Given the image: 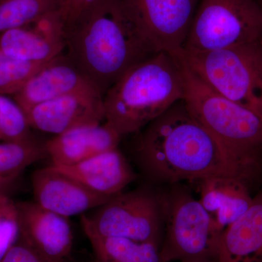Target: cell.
I'll list each match as a JSON object with an SVG mask.
<instances>
[{
    "instance_id": "cell-22",
    "label": "cell",
    "mask_w": 262,
    "mask_h": 262,
    "mask_svg": "<svg viewBox=\"0 0 262 262\" xmlns=\"http://www.w3.org/2000/svg\"><path fill=\"white\" fill-rule=\"evenodd\" d=\"M48 62L24 61L0 51V94H18Z\"/></svg>"
},
{
    "instance_id": "cell-8",
    "label": "cell",
    "mask_w": 262,
    "mask_h": 262,
    "mask_svg": "<svg viewBox=\"0 0 262 262\" xmlns=\"http://www.w3.org/2000/svg\"><path fill=\"white\" fill-rule=\"evenodd\" d=\"M262 38V5L256 0H201L186 51L225 49Z\"/></svg>"
},
{
    "instance_id": "cell-28",
    "label": "cell",
    "mask_w": 262,
    "mask_h": 262,
    "mask_svg": "<svg viewBox=\"0 0 262 262\" xmlns=\"http://www.w3.org/2000/svg\"><path fill=\"white\" fill-rule=\"evenodd\" d=\"M256 1L258 2L259 4H261L262 5V0H256Z\"/></svg>"
},
{
    "instance_id": "cell-12",
    "label": "cell",
    "mask_w": 262,
    "mask_h": 262,
    "mask_svg": "<svg viewBox=\"0 0 262 262\" xmlns=\"http://www.w3.org/2000/svg\"><path fill=\"white\" fill-rule=\"evenodd\" d=\"M16 205L20 237L48 257L70 259L74 244L70 218L48 211L34 201Z\"/></svg>"
},
{
    "instance_id": "cell-17",
    "label": "cell",
    "mask_w": 262,
    "mask_h": 262,
    "mask_svg": "<svg viewBox=\"0 0 262 262\" xmlns=\"http://www.w3.org/2000/svg\"><path fill=\"white\" fill-rule=\"evenodd\" d=\"M213 262H262V189L221 234Z\"/></svg>"
},
{
    "instance_id": "cell-14",
    "label": "cell",
    "mask_w": 262,
    "mask_h": 262,
    "mask_svg": "<svg viewBox=\"0 0 262 262\" xmlns=\"http://www.w3.org/2000/svg\"><path fill=\"white\" fill-rule=\"evenodd\" d=\"M94 91L99 92L63 53L46 63L13 97L26 113L54 98Z\"/></svg>"
},
{
    "instance_id": "cell-10",
    "label": "cell",
    "mask_w": 262,
    "mask_h": 262,
    "mask_svg": "<svg viewBox=\"0 0 262 262\" xmlns=\"http://www.w3.org/2000/svg\"><path fill=\"white\" fill-rule=\"evenodd\" d=\"M26 115L32 128L59 135L105 122L103 96L98 91L66 95L36 105Z\"/></svg>"
},
{
    "instance_id": "cell-2",
    "label": "cell",
    "mask_w": 262,
    "mask_h": 262,
    "mask_svg": "<svg viewBox=\"0 0 262 262\" xmlns=\"http://www.w3.org/2000/svg\"><path fill=\"white\" fill-rule=\"evenodd\" d=\"M65 54L102 96L127 70L155 54L120 0H98L65 27Z\"/></svg>"
},
{
    "instance_id": "cell-16",
    "label": "cell",
    "mask_w": 262,
    "mask_h": 262,
    "mask_svg": "<svg viewBox=\"0 0 262 262\" xmlns=\"http://www.w3.org/2000/svg\"><path fill=\"white\" fill-rule=\"evenodd\" d=\"M121 138L104 122L67 131L48 141L44 146L51 165L70 166L117 149Z\"/></svg>"
},
{
    "instance_id": "cell-7",
    "label": "cell",
    "mask_w": 262,
    "mask_h": 262,
    "mask_svg": "<svg viewBox=\"0 0 262 262\" xmlns=\"http://www.w3.org/2000/svg\"><path fill=\"white\" fill-rule=\"evenodd\" d=\"M81 215L86 235L121 237L161 246L164 218L160 193L146 189L121 192Z\"/></svg>"
},
{
    "instance_id": "cell-1",
    "label": "cell",
    "mask_w": 262,
    "mask_h": 262,
    "mask_svg": "<svg viewBox=\"0 0 262 262\" xmlns=\"http://www.w3.org/2000/svg\"><path fill=\"white\" fill-rule=\"evenodd\" d=\"M134 155L143 175L157 184L231 177L251 186L262 174V154L221 142L193 117L184 100L142 129Z\"/></svg>"
},
{
    "instance_id": "cell-11",
    "label": "cell",
    "mask_w": 262,
    "mask_h": 262,
    "mask_svg": "<svg viewBox=\"0 0 262 262\" xmlns=\"http://www.w3.org/2000/svg\"><path fill=\"white\" fill-rule=\"evenodd\" d=\"M31 182L35 203L67 218L84 214L111 199L93 192L51 165L33 172Z\"/></svg>"
},
{
    "instance_id": "cell-5",
    "label": "cell",
    "mask_w": 262,
    "mask_h": 262,
    "mask_svg": "<svg viewBox=\"0 0 262 262\" xmlns=\"http://www.w3.org/2000/svg\"><path fill=\"white\" fill-rule=\"evenodd\" d=\"M160 193L164 218L162 262H213L222 232L199 200L170 184Z\"/></svg>"
},
{
    "instance_id": "cell-6",
    "label": "cell",
    "mask_w": 262,
    "mask_h": 262,
    "mask_svg": "<svg viewBox=\"0 0 262 262\" xmlns=\"http://www.w3.org/2000/svg\"><path fill=\"white\" fill-rule=\"evenodd\" d=\"M179 61L184 78L183 100L193 117L225 145L262 154V117L218 94Z\"/></svg>"
},
{
    "instance_id": "cell-27",
    "label": "cell",
    "mask_w": 262,
    "mask_h": 262,
    "mask_svg": "<svg viewBox=\"0 0 262 262\" xmlns=\"http://www.w3.org/2000/svg\"><path fill=\"white\" fill-rule=\"evenodd\" d=\"M20 175L21 173H17L9 177H1L0 178V194L8 192L10 188L13 187L15 183L18 181Z\"/></svg>"
},
{
    "instance_id": "cell-21",
    "label": "cell",
    "mask_w": 262,
    "mask_h": 262,
    "mask_svg": "<svg viewBox=\"0 0 262 262\" xmlns=\"http://www.w3.org/2000/svg\"><path fill=\"white\" fill-rule=\"evenodd\" d=\"M48 158L45 146L34 140L0 143V178L22 173L24 169Z\"/></svg>"
},
{
    "instance_id": "cell-24",
    "label": "cell",
    "mask_w": 262,
    "mask_h": 262,
    "mask_svg": "<svg viewBox=\"0 0 262 262\" xmlns=\"http://www.w3.org/2000/svg\"><path fill=\"white\" fill-rule=\"evenodd\" d=\"M20 235L16 203L8 192L0 194V261L14 246Z\"/></svg>"
},
{
    "instance_id": "cell-19",
    "label": "cell",
    "mask_w": 262,
    "mask_h": 262,
    "mask_svg": "<svg viewBox=\"0 0 262 262\" xmlns=\"http://www.w3.org/2000/svg\"><path fill=\"white\" fill-rule=\"evenodd\" d=\"M86 236L96 262H162L159 245L121 237Z\"/></svg>"
},
{
    "instance_id": "cell-9",
    "label": "cell",
    "mask_w": 262,
    "mask_h": 262,
    "mask_svg": "<svg viewBox=\"0 0 262 262\" xmlns=\"http://www.w3.org/2000/svg\"><path fill=\"white\" fill-rule=\"evenodd\" d=\"M201 0H120L136 32L155 53L182 51Z\"/></svg>"
},
{
    "instance_id": "cell-26",
    "label": "cell",
    "mask_w": 262,
    "mask_h": 262,
    "mask_svg": "<svg viewBox=\"0 0 262 262\" xmlns=\"http://www.w3.org/2000/svg\"><path fill=\"white\" fill-rule=\"evenodd\" d=\"M98 0H59V13L66 26L72 23L90 6Z\"/></svg>"
},
{
    "instance_id": "cell-15",
    "label": "cell",
    "mask_w": 262,
    "mask_h": 262,
    "mask_svg": "<svg viewBox=\"0 0 262 262\" xmlns=\"http://www.w3.org/2000/svg\"><path fill=\"white\" fill-rule=\"evenodd\" d=\"M51 166L101 195L113 198L137 177L125 155L117 149L70 166Z\"/></svg>"
},
{
    "instance_id": "cell-3",
    "label": "cell",
    "mask_w": 262,
    "mask_h": 262,
    "mask_svg": "<svg viewBox=\"0 0 262 262\" xmlns=\"http://www.w3.org/2000/svg\"><path fill=\"white\" fill-rule=\"evenodd\" d=\"M184 97L182 63L160 52L131 67L108 89L104 122L122 137L136 134Z\"/></svg>"
},
{
    "instance_id": "cell-25",
    "label": "cell",
    "mask_w": 262,
    "mask_h": 262,
    "mask_svg": "<svg viewBox=\"0 0 262 262\" xmlns=\"http://www.w3.org/2000/svg\"><path fill=\"white\" fill-rule=\"evenodd\" d=\"M0 262H73L71 258L57 260L39 252L19 235L18 239Z\"/></svg>"
},
{
    "instance_id": "cell-18",
    "label": "cell",
    "mask_w": 262,
    "mask_h": 262,
    "mask_svg": "<svg viewBox=\"0 0 262 262\" xmlns=\"http://www.w3.org/2000/svg\"><path fill=\"white\" fill-rule=\"evenodd\" d=\"M200 199L221 232L247 211L253 201L246 183L231 177L199 181Z\"/></svg>"
},
{
    "instance_id": "cell-4",
    "label": "cell",
    "mask_w": 262,
    "mask_h": 262,
    "mask_svg": "<svg viewBox=\"0 0 262 262\" xmlns=\"http://www.w3.org/2000/svg\"><path fill=\"white\" fill-rule=\"evenodd\" d=\"M213 91L262 117V38L216 51L173 56Z\"/></svg>"
},
{
    "instance_id": "cell-20",
    "label": "cell",
    "mask_w": 262,
    "mask_h": 262,
    "mask_svg": "<svg viewBox=\"0 0 262 262\" xmlns=\"http://www.w3.org/2000/svg\"><path fill=\"white\" fill-rule=\"evenodd\" d=\"M59 11V0H0V34Z\"/></svg>"
},
{
    "instance_id": "cell-13",
    "label": "cell",
    "mask_w": 262,
    "mask_h": 262,
    "mask_svg": "<svg viewBox=\"0 0 262 262\" xmlns=\"http://www.w3.org/2000/svg\"><path fill=\"white\" fill-rule=\"evenodd\" d=\"M65 48L64 24L58 12L0 34V51L24 61H51L64 53Z\"/></svg>"
},
{
    "instance_id": "cell-29",
    "label": "cell",
    "mask_w": 262,
    "mask_h": 262,
    "mask_svg": "<svg viewBox=\"0 0 262 262\" xmlns=\"http://www.w3.org/2000/svg\"><path fill=\"white\" fill-rule=\"evenodd\" d=\"M0 140H2L1 138H0Z\"/></svg>"
},
{
    "instance_id": "cell-23",
    "label": "cell",
    "mask_w": 262,
    "mask_h": 262,
    "mask_svg": "<svg viewBox=\"0 0 262 262\" xmlns=\"http://www.w3.org/2000/svg\"><path fill=\"white\" fill-rule=\"evenodd\" d=\"M27 115L14 99L0 94V138L4 141L32 140Z\"/></svg>"
}]
</instances>
